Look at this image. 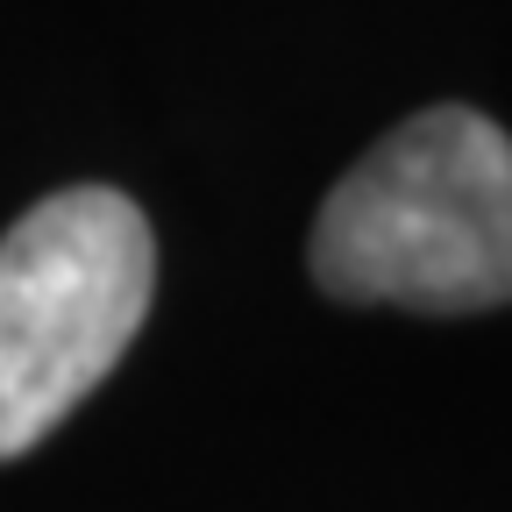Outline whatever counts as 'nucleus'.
Returning <instances> with one entry per match:
<instances>
[{
	"label": "nucleus",
	"instance_id": "obj_1",
	"mask_svg": "<svg viewBox=\"0 0 512 512\" xmlns=\"http://www.w3.org/2000/svg\"><path fill=\"white\" fill-rule=\"evenodd\" d=\"M313 278L349 306L484 313L512 299V136L477 107L399 121L313 221Z\"/></svg>",
	"mask_w": 512,
	"mask_h": 512
},
{
	"label": "nucleus",
	"instance_id": "obj_2",
	"mask_svg": "<svg viewBox=\"0 0 512 512\" xmlns=\"http://www.w3.org/2000/svg\"><path fill=\"white\" fill-rule=\"evenodd\" d=\"M157 292V235L114 185L36 200L0 235V463L128 356Z\"/></svg>",
	"mask_w": 512,
	"mask_h": 512
}]
</instances>
